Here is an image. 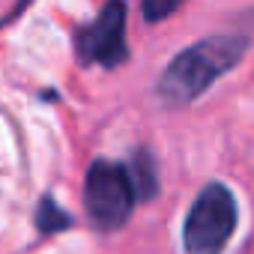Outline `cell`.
Returning <instances> with one entry per match:
<instances>
[{"mask_svg":"<svg viewBox=\"0 0 254 254\" xmlns=\"http://www.w3.org/2000/svg\"><path fill=\"white\" fill-rule=\"evenodd\" d=\"M75 51L81 63H99L114 69L126 60V6L108 3L99 18L75 33Z\"/></svg>","mask_w":254,"mask_h":254,"instance_id":"obj_4","label":"cell"},{"mask_svg":"<svg viewBox=\"0 0 254 254\" xmlns=\"http://www.w3.org/2000/svg\"><path fill=\"white\" fill-rule=\"evenodd\" d=\"M138 194L129 177V168L99 159L90 165L84 180V209L99 230H117L129 221Z\"/></svg>","mask_w":254,"mask_h":254,"instance_id":"obj_3","label":"cell"},{"mask_svg":"<svg viewBox=\"0 0 254 254\" xmlns=\"http://www.w3.org/2000/svg\"><path fill=\"white\" fill-rule=\"evenodd\" d=\"M129 177H132V186H135L138 197H153L156 194V171H153L150 153H138L135 165L129 168Z\"/></svg>","mask_w":254,"mask_h":254,"instance_id":"obj_6","label":"cell"},{"mask_svg":"<svg viewBox=\"0 0 254 254\" xmlns=\"http://www.w3.org/2000/svg\"><path fill=\"white\" fill-rule=\"evenodd\" d=\"M236 230V200L224 183H209L191 203L183 227L186 254H221Z\"/></svg>","mask_w":254,"mask_h":254,"instance_id":"obj_2","label":"cell"},{"mask_svg":"<svg viewBox=\"0 0 254 254\" xmlns=\"http://www.w3.org/2000/svg\"><path fill=\"white\" fill-rule=\"evenodd\" d=\"M36 224H39L42 233H57V230H63V227L72 224V215L66 209H60L54 197H42L39 209H36Z\"/></svg>","mask_w":254,"mask_h":254,"instance_id":"obj_5","label":"cell"},{"mask_svg":"<svg viewBox=\"0 0 254 254\" xmlns=\"http://www.w3.org/2000/svg\"><path fill=\"white\" fill-rule=\"evenodd\" d=\"M242 36H209L180 51L159 78V99L171 108L194 102L215 78L233 69L245 54Z\"/></svg>","mask_w":254,"mask_h":254,"instance_id":"obj_1","label":"cell"},{"mask_svg":"<svg viewBox=\"0 0 254 254\" xmlns=\"http://www.w3.org/2000/svg\"><path fill=\"white\" fill-rule=\"evenodd\" d=\"M174 9H180V3H153V0H150V3H144V18L147 21H159V18H165V15H171Z\"/></svg>","mask_w":254,"mask_h":254,"instance_id":"obj_7","label":"cell"}]
</instances>
